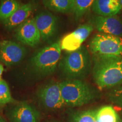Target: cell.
Masks as SVG:
<instances>
[{"instance_id":"cell-27","label":"cell","mask_w":122,"mask_h":122,"mask_svg":"<svg viewBox=\"0 0 122 122\" xmlns=\"http://www.w3.org/2000/svg\"></svg>"},{"instance_id":"cell-20","label":"cell","mask_w":122,"mask_h":122,"mask_svg":"<svg viewBox=\"0 0 122 122\" xmlns=\"http://www.w3.org/2000/svg\"><path fill=\"white\" fill-rule=\"evenodd\" d=\"M96 110H88L74 114L71 122H96Z\"/></svg>"},{"instance_id":"cell-25","label":"cell","mask_w":122,"mask_h":122,"mask_svg":"<svg viewBox=\"0 0 122 122\" xmlns=\"http://www.w3.org/2000/svg\"><path fill=\"white\" fill-rule=\"evenodd\" d=\"M119 2H120V5H121L122 9V0H119Z\"/></svg>"},{"instance_id":"cell-6","label":"cell","mask_w":122,"mask_h":122,"mask_svg":"<svg viewBox=\"0 0 122 122\" xmlns=\"http://www.w3.org/2000/svg\"><path fill=\"white\" fill-rule=\"evenodd\" d=\"M37 97L40 103L46 109L55 110L66 106L59 83H50L40 88Z\"/></svg>"},{"instance_id":"cell-26","label":"cell","mask_w":122,"mask_h":122,"mask_svg":"<svg viewBox=\"0 0 122 122\" xmlns=\"http://www.w3.org/2000/svg\"><path fill=\"white\" fill-rule=\"evenodd\" d=\"M122 122V121H120V122Z\"/></svg>"},{"instance_id":"cell-3","label":"cell","mask_w":122,"mask_h":122,"mask_svg":"<svg viewBox=\"0 0 122 122\" xmlns=\"http://www.w3.org/2000/svg\"><path fill=\"white\" fill-rule=\"evenodd\" d=\"M61 41L37 50L30 61L29 68L30 72L39 76L52 74L61 59Z\"/></svg>"},{"instance_id":"cell-24","label":"cell","mask_w":122,"mask_h":122,"mask_svg":"<svg viewBox=\"0 0 122 122\" xmlns=\"http://www.w3.org/2000/svg\"><path fill=\"white\" fill-rule=\"evenodd\" d=\"M0 122H7V121L3 118L2 116L0 115Z\"/></svg>"},{"instance_id":"cell-5","label":"cell","mask_w":122,"mask_h":122,"mask_svg":"<svg viewBox=\"0 0 122 122\" xmlns=\"http://www.w3.org/2000/svg\"><path fill=\"white\" fill-rule=\"evenodd\" d=\"M89 50L93 57L122 56V38L98 33L90 41Z\"/></svg>"},{"instance_id":"cell-2","label":"cell","mask_w":122,"mask_h":122,"mask_svg":"<svg viewBox=\"0 0 122 122\" xmlns=\"http://www.w3.org/2000/svg\"><path fill=\"white\" fill-rule=\"evenodd\" d=\"M58 66L62 74L67 79L85 78L92 69L89 50L84 46H81L76 51L67 52L61 59Z\"/></svg>"},{"instance_id":"cell-7","label":"cell","mask_w":122,"mask_h":122,"mask_svg":"<svg viewBox=\"0 0 122 122\" xmlns=\"http://www.w3.org/2000/svg\"><path fill=\"white\" fill-rule=\"evenodd\" d=\"M27 54V50L23 46L13 41H0V62L7 67L18 64Z\"/></svg>"},{"instance_id":"cell-4","label":"cell","mask_w":122,"mask_h":122,"mask_svg":"<svg viewBox=\"0 0 122 122\" xmlns=\"http://www.w3.org/2000/svg\"><path fill=\"white\" fill-rule=\"evenodd\" d=\"M59 85L66 106H83L89 103L97 96L95 90L81 80L67 79L59 83Z\"/></svg>"},{"instance_id":"cell-13","label":"cell","mask_w":122,"mask_h":122,"mask_svg":"<svg viewBox=\"0 0 122 122\" xmlns=\"http://www.w3.org/2000/svg\"><path fill=\"white\" fill-rule=\"evenodd\" d=\"M91 9L100 16H112L120 13L122 6L119 0H95Z\"/></svg>"},{"instance_id":"cell-22","label":"cell","mask_w":122,"mask_h":122,"mask_svg":"<svg viewBox=\"0 0 122 122\" xmlns=\"http://www.w3.org/2000/svg\"><path fill=\"white\" fill-rule=\"evenodd\" d=\"M115 94V99L117 100V102L122 105V88L120 89L119 91L117 92Z\"/></svg>"},{"instance_id":"cell-15","label":"cell","mask_w":122,"mask_h":122,"mask_svg":"<svg viewBox=\"0 0 122 122\" xmlns=\"http://www.w3.org/2000/svg\"><path fill=\"white\" fill-rule=\"evenodd\" d=\"M20 6L17 0H1L0 2V21L4 22L8 19Z\"/></svg>"},{"instance_id":"cell-23","label":"cell","mask_w":122,"mask_h":122,"mask_svg":"<svg viewBox=\"0 0 122 122\" xmlns=\"http://www.w3.org/2000/svg\"><path fill=\"white\" fill-rule=\"evenodd\" d=\"M4 66H3L2 64L0 63V80L2 79V78H1V76H2V73L4 72Z\"/></svg>"},{"instance_id":"cell-19","label":"cell","mask_w":122,"mask_h":122,"mask_svg":"<svg viewBox=\"0 0 122 122\" xmlns=\"http://www.w3.org/2000/svg\"><path fill=\"white\" fill-rule=\"evenodd\" d=\"M14 102L10 93L8 84L5 80H0V107Z\"/></svg>"},{"instance_id":"cell-8","label":"cell","mask_w":122,"mask_h":122,"mask_svg":"<svg viewBox=\"0 0 122 122\" xmlns=\"http://www.w3.org/2000/svg\"><path fill=\"white\" fill-rule=\"evenodd\" d=\"M10 122H39L40 112L33 105L26 102H20L13 105L6 111Z\"/></svg>"},{"instance_id":"cell-16","label":"cell","mask_w":122,"mask_h":122,"mask_svg":"<svg viewBox=\"0 0 122 122\" xmlns=\"http://www.w3.org/2000/svg\"><path fill=\"white\" fill-rule=\"evenodd\" d=\"M83 41L74 32L66 35L61 41L62 50L67 52H72L78 50L82 46Z\"/></svg>"},{"instance_id":"cell-12","label":"cell","mask_w":122,"mask_h":122,"mask_svg":"<svg viewBox=\"0 0 122 122\" xmlns=\"http://www.w3.org/2000/svg\"><path fill=\"white\" fill-rule=\"evenodd\" d=\"M36 7V3L34 1L22 5L11 16L3 22L4 27L7 30L18 27L28 19V17L33 13Z\"/></svg>"},{"instance_id":"cell-10","label":"cell","mask_w":122,"mask_h":122,"mask_svg":"<svg viewBox=\"0 0 122 122\" xmlns=\"http://www.w3.org/2000/svg\"><path fill=\"white\" fill-rule=\"evenodd\" d=\"M15 36L19 41L32 47L37 45L41 40L34 18L27 19L16 27L15 30Z\"/></svg>"},{"instance_id":"cell-21","label":"cell","mask_w":122,"mask_h":122,"mask_svg":"<svg viewBox=\"0 0 122 122\" xmlns=\"http://www.w3.org/2000/svg\"><path fill=\"white\" fill-rule=\"evenodd\" d=\"M93 30V26L92 24L86 23L80 25L73 32L80 38L82 41L84 42L88 37Z\"/></svg>"},{"instance_id":"cell-1","label":"cell","mask_w":122,"mask_h":122,"mask_svg":"<svg viewBox=\"0 0 122 122\" xmlns=\"http://www.w3.org/2000/svg\"><path fill=\"white\" fill-rule=\"evenodd\" d=\"M92 72L100 89L110 88L122 83V56L93 57Z\"/></svg>"},{"instance_id":"cell-18","label":"cell","mask_w":122,"mask_h":122,"mask_svg":"<svg viewBox=\"0 0 122 122\" xmlns=\"http://www.w3.org/2000/svg\"><path fill=\"white\" fill-rule=\"evenodd\" d=\"M95 0H75L74 14L76 20H79L92 8Z\"/></svg>"},{"instance_id":"cell-9","label":"cell","mask_w":122,"mask_h":122,"mask_svg":"<svg viewBox=\"0 0 122 122\" xmlns=\"http://www.w3.org/2000/svg\"><path fill=\"white\" fill-rule=\"evenodd\" d=\"M34 19L42 40L47 41L56 35L58 26V19L56 15L44 11L37 14Z\"/></svg>"},{"instance_id":"cell-14","label":"cell","mask_w":122,"mask_h":122,"mask_svg":"<svg viewBox=\"0 0 122 122\" xmlns=\"http://www.w3.org/2000/svg\"><path fill=\"white\" fill-rule=\"evenodd\" d=\"M42 3L50 10L57 13H74L75 0H42Z\"/></svg>"},{"instance_id":"cell-11","label":"cell","mask_w":122,"mask_h":122,"mask_svg":"<svg viewBox=\"0 0 122 122\" xmlns=\"http://www.w3.org/2000/svg\"><path fill=\"white\" fill-rule=\"evenodd\" d=\"M92 23L100 33L122 36V21L118 17L97 15L92 18Z\"/></svg>"},{"instance_id":"cell-17","label":"cell","mask_w":122,"mask_h":122,"mask_svg":"<svg viewBox=\"0 0 122 122\" xmlns=\"http://www.w3.org/2000/svg\"><path fill=\"white\" fill-rule=\"evenodd\" d=\"M118 115L113 107L107 105L96 110V122H118Z\"/></svg>"}]
</instances>
